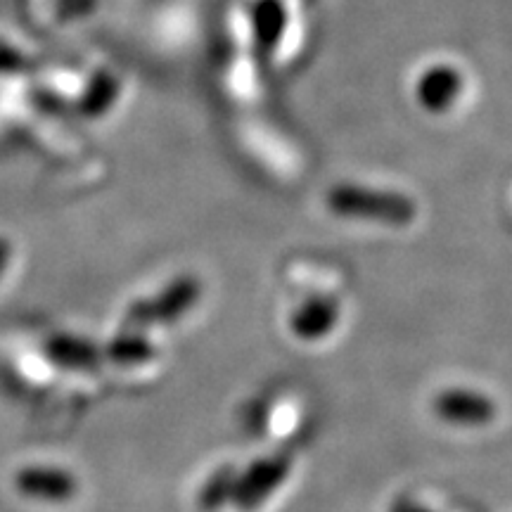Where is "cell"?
I'll return each instance as SVG.
<instances>
[{
    "instance_id": "7",
    "label": "cell",
    "mask_w": 512,
    "mask_h": 512,
    "mask_svg": "<svg viewBox=\"0 0 512 512\" xmlns=\"http://www.w3.org/2000/svg\"><path fill=\"white\" fill-rule=\"evenodd\" d=\"M155 354V347L136 332H124V335L114 337L105 349V356L117 366H145L155 358Z\"/></svg>"
},
{
    "instance_id": "3",
    "label": "cell",
    "mask_w": 512,
    "mask_h": 512,
    "mask_svg": "<svg viewBox=\"0 0 512 512\" xmlns=\"http://www.w3.org/2000/svg\"><path fill=\"white\" fill-rule=\"evenodd\" d=\"M15 489L31 501L67 503L79 491V482L62 467L29 465L15 475Z\"/></svg>"
},
{
    "instance_id": "6",
    "label": "cell",
    "mask_w": 512,
    "mask_h": 512,
    "mask_svg": "<svg viewBox=\"0 0 512 512\" xmlns=\"http://www.w3.org/2000/svg\"><path fill=\"white\" fill-rule=\"evenodd\" d=\"M335 320H337L335 306L330 302H313L294 316L292 330L297 337L306 339V342H313V339L328 335V332L335 328Z\"/></svg>"
},
{
    "instance_id": "2",
    "label": "cell",
    "mask_w": 512,
    "mask_h": 512,
    "mask_svg": "<svg viewBox=\"0 0 512 512\" xmlns=\"http://www.w3.org/2000/svg\"><path fill=\"white\" fill-rule=\"evenodd\" d=\"M432 408L439 420L456 427H486L498 415L496 403L475 389H444L434 396Z\"/></svg>"
},
{
    "instance_id": "9",
    "label": "cell",
    "mask_w": 512,
    "mask_h": 512,
    "mask_svg": "<svg viewBox=\"0 0 512 512\" xmlns=\"http://www.w3.org/2000/svg\"><path fill=\"white\" fill-rule=\"evenodd\" d=\"M389 512H432V510H427L425 505L415 503L413 498L403 496V498H396V501L392 503V508H389Z\"/></svg>"
},
{
    "instance_id": "5",
    "label": "cell",
    "mask_w": 512,
    "mask_h": 512,
    "mask_svg": "<svg viewBox=\"0 0 512 512\" xmlns=\"http://www.w3.org/2000/svg\"><path fill=\"white\" fill-rule=\"evenodd\" d=\"M190 287H176V290L166 292L162 299L150 304H138L136 309L128 313V323L131 325H150L157 320H174L185 306L190 304Z\"/></svg>"
},
{
    "instance_id": "10",
    "label": "cell",
    "mask_w": 512,
    "mask_h": 512,
    "mask_svg": "<svg viewBox=\"0 0 512 512\" xmlns=\"http://www.w3.org/2000/svg\"><path fill=\"white\" fill-rule=\"evenodd\" d=\"M10 261V242L0 238V275L5 273V266H8Z\"/></svg>"
},
{
    "instance_id": "4",
    "label": "cell",
    "mask_w": 512,
    "mask_h": 512,
    "mask_svg": "<svg viewBox=\"0 0 512 512\" xmlns=\"http://www.w3.org/2000/svg\"><path fill=\"white\" fill-rule=\"evenodd\" d=\"M50 363L64 370H98L102 363L100 349L93 342L74 335H55L46 342Z\"/></svg>"
},
{
    "instance_id": "8",
    "label": "cell",
    "mask_w": 512,
    "mask_h": 512,
    "mask_svg": "<svg viewBox=\"0 0 512 512\" xmlns=\"http://www.w3.org/2000/svg\"><path fill=\"white\" fill-rule=\"evenodd\" d=\"M235 482H238V470L233 465L221 467L204 482L200 491V508L204 512H216L233 498Z\"/></svg>"
},
{
    "instance_id": "1",
    "label": "cell",
    "mask_w": 512,
    "mask_h": 512,
    "mask_svg": "<svg viewBox=\"0 0 512 512\" xmlns=\"http://www.w3.org/2000/svg\"><path fill=\"white\" fill-rule=\"evenodd\" d=\"M292 458L287 453H275V456L261 458L247 467L235 482L233 501L240 510H256L273 496V491L290 477Z\"/></svg>"
}]
</instances>
